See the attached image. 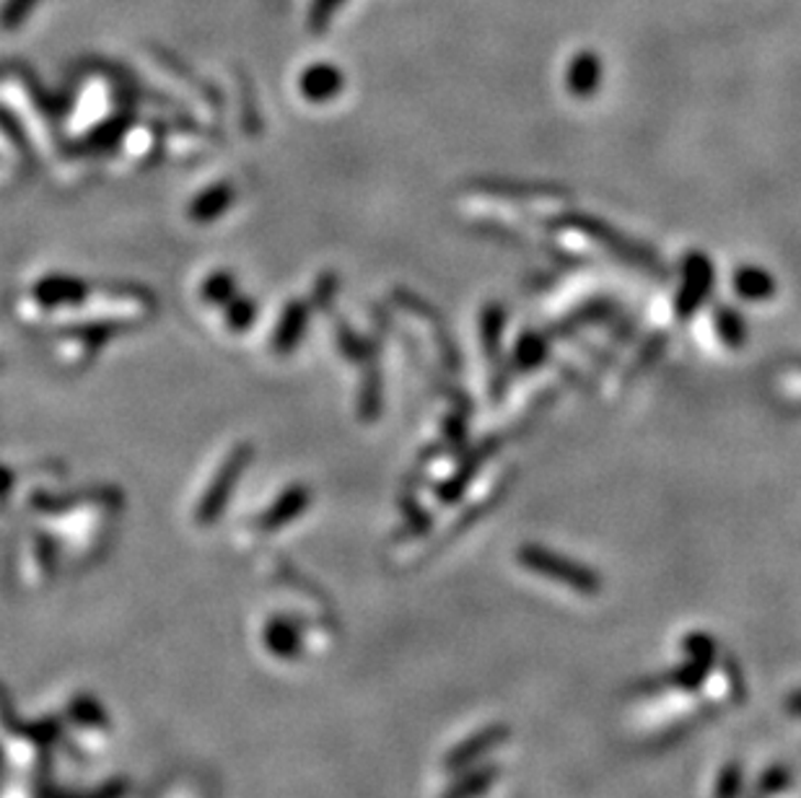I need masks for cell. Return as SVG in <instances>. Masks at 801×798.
Returning <instances> with one entry per match:
<instances>
[{"label":"cell","instance_id":"6da1fadb","mask_svg":"<svg viewBox=\"0 0 801 798\" xmlns=\"http://www.w3.org/2000/svg\"><path fill=\"white\" fill-rule=\"evenodd\" d=\"M519 563L524 565L526 570L537 573V576L553 578L558 584L568 586V589L579 591V594H597L602 589V580L594 570H589L587 565L574 563L571 557H563L553 550L537 547V544H530V547L519 550Z\"/></svg>","mask_w":801,"mask_h":798},{"label":"cell","instance_id":"7a4b0ae2","mask_svg":"<svg viewBox=\"0 0 801 798\" xmlns=\"http://www.w3.org/2000/svg\"><path fill=\"white\" fill-rule=\"evenodd\" d=\"M713 282V267L705 254H690L682 267V288L677 296V317L690 319L696 309L709 299Z\"/></svg>","mask_w":801,"mask_h":798},{"label":"cell","instance_id":"3957f363","mask_svg":"<svg viewBox=\"0 0 801 798\" xmlns=\"http://www.w3.org/2000/svg\"><path fill=\"white\" fill-rule=\"evenodd\" d=\"M566 223H568V226L579 229L581 234L591 236V239H594V242L604 244V246H608V250H612V254H620V257L627 259V263H631V265H641V267H648V270H656V257H654V254L641 252L638 246L631 242V239H623V236L618 234V231H610L608 226H602V223H599V221H591V218L576 215V218H568Z\"/></svg>","mask_w":801,"mask_h":798},{"label":"cell","instance_id":"277c9868","mask_svg":"<svg viewBox=\"0 0 801 798\" xmlns=\"http://www.w3.org/2000/svg\"><path fill=\"white\" fill-rule=\"evenodd\" d=\"M34 301L42 307H68V303L84 301L86 282L70 275H47L34 286Z\"/></svg>","mask_w":801,"mask_h":798},{"label":"cell","instance_id":"5b68a950","mask_svg":"<svg viewBox=\"0 0 801 798\" xmlns=\"http://www.w3.org/2000/svg\"><path fill=\"white\" fill-rule=\"evenodd\" d=\"M507 739H509V731L503 729V725H490V729L480 731V734H475L472 739H467L465 744H459L457 750H454V754H449L446 765H449L452 771H467L472 762L486 757L490 750H496V746L501 742H507Z\"/></svg>","mask_w":801,"mask_h":798},{"label":"cell","instance_id":"8992f818","mask_svg":"<svg viewBox=\"0 0 801 798\" xmlns=\"http://www.w3.org/2000/svg\"><path fill=\"white\" fill-rule=\"evenodd\" d=\"M602 84V60L594 53H579L568 65L566 86L574 97L587 99L599 91Z\"/></svg>","mask_w":801,"mask_h":798},{"label":"cell","instance_id":"52a82bcc","mask_svg":"<svg viewBox=\"0 0 801 798\" xmlns=\"http://www.w3.org/2000/svg\"><path fill=\"white\" fill-rule=\"evenodd\" d=\"M301 93L309 101H314V104H322V101H330L335 99L337 93L343 91V73L337 68H332V65L327 63H320L314 65V68L304 70V76H301Z\"/></svg>","mask_w":801,"mask_h":798},{"label":"cell","instance_id":"ba28073f","mask_svg":"<svg viewBox=\"0 0 801 798\" xmlns=\"http://www.w3.org/2000/svg\"><path fill=\"white\" fill-rule=\"evenodd\" d=\"M234 202V187L231 185H213L208 187L205 192H200L198 198L190 202V218L194 223H213L215 218H221Z\"/></svg>","mask_w":801,"mask_h":798},{"label":"cell","instance_id":"9c48e42d","mask_svg":"<svg viewBox=\"0 0 801 798\" xmlns=\"http://www.w3.org/2000/svg\"><path fill=\"white\" fill-rule=\"evenodd\" d=\"M309 322V309L301 301L288 303L283 317L276 326V351L288 353L293 351L296 345L301 343V335H304V326Z\"/></svg>","mask_w":801,"mask_h":798},{"label":"cell","instance_id":"30bf717a","mask_svg":"<svg viewBox=\"0 0 801 798\" xmlns=\"http://www.w3.org/2000/svg\"><path fill=\"white\" fill-rule=\"evenodd\" d=\"M734 288H737V293L747 301H768L774 299L776 293V280L770 278V273L763 270V267L747 265L734 273Z\"/></svg>","mask_w":801,"mask_h":798},{"label":"cell","instance_id":"8fae6325","mask_svg":"<svg viewBox=\"0 0 801 798\" xmlns=\"http://www.w3.org/2000/svg\"><path fill=\"white\" fill-rule=\"evenodd\" d=\"M200 290H203L200 296L208 303H229L236 296V280L229 270H215L213 275H208Z\"/></svg>","mask_w":801,"mask_h":798},{"label":"cell","instance_id":"7c38bea8","mask_svg":"<svg viewBox=\"0 0 801 798\" xmlns=\"http://www.w3.org/2000/svg\"><path fill=\"white\" fill-rule=\"evenodd\" d=\"M716 330L719 337L724 340L728 347H739L745 343V332H747L745 322H742V317L732 307L716 309Z\"/></svg>","mask_w":801,"mask_h":798},{"label":"cell","instance_id":"4fadbf2b","mask_svg":"<svg viewBox=\"0 0 801 798\" xmlns=\"http://www.w3.org/2000/svg\"><path fill=\"white\" fill-rule=\"evenodd\" d=\"M257 317V307L255 301L247 299V296H234V299L229 301V309H226V322L231 330H247V326L255 322Z\"/></svg>","mask_w":801,"mask_h":798},{"label":"cell","instance_id":"5bb4252c","mask_svg":"<svg viewBox=\"0 0 801 798\" xmlns=\"http://www.w3.org/2000/svg\"><path fill=\"white\" fill-rule=\"evenodd\" d=\"M493 780H496V773H490V771L470 773L465 780H459L457 786L446 794V798H478Z\"/></svg>","mask_w":801,"mask_h":798},{"label":"cell","instance_id":"9a60e30c","mask_svg":"<svg viewBox=\"0 0 801 798\" xmlns=\"http://www.w3.org/2000/svg\"><path fill=\"white\" fill-rule=\"evenodd\" d=\"M501 324H503V309L488 307L482 314V343H486V353H498V343H501Z\"/></svg>","mask_w":801,"mask_h":798},{"label":"cell","instance_id":"2e32d148","mask_svg":"<svg viewBox=\"0 0 801 798\" xmlns=\"http://www.w3.org/2000/svg\"><path fill=\"white\" fill-rule=\"evenodd\" d=\"M543 358H545V345L539 337H524L522 343H519L516 361L522 368L537 366V363H543Z\"/></svg>","mask_w":801,"mask_h":798},{"label":"cell","instance_id":"e0dca14e","mask_svg":"<svg viewBox=\"0 0 801 798\" xmlns=\"http://www.w3.org/2000/svg\"><path fill=\"white\" fill-rule=\"evenodd\" d=\"M739 780V773L734 771V767H728V771L721 775V783H719V798H734V783Z\"/></svg>","mask_w":801,"mask_h":798},{"label":"cell","instance_id":"ac0fdd59","mask_svg":"<svg viewBox=\"0 0 801 798\" xmlns=\"http://www.w3.org/2000/svg\"><path fill=\"white\" fill-rule=\"evenodd\" d=\"M335 5H337V0H322V3H320V19H324V16H330V13H332V9H335Z\"/></svg>","mask_w":801,"mask_h":798},{"label":"cell","instance_id":"d6986e66","mask_svg":"<svg viewBox=\"0 0 801 798\" xmlns=\"http://www.w3.org/2000/svg\"><path fill=\"white\" fill-rule=\"evenodd\" d=\"M789 710H791V713H797V716H801V692H797V695H791V698H789Z\"/></svg>","mask_w":801,"mask_h":798}]
</instances>
